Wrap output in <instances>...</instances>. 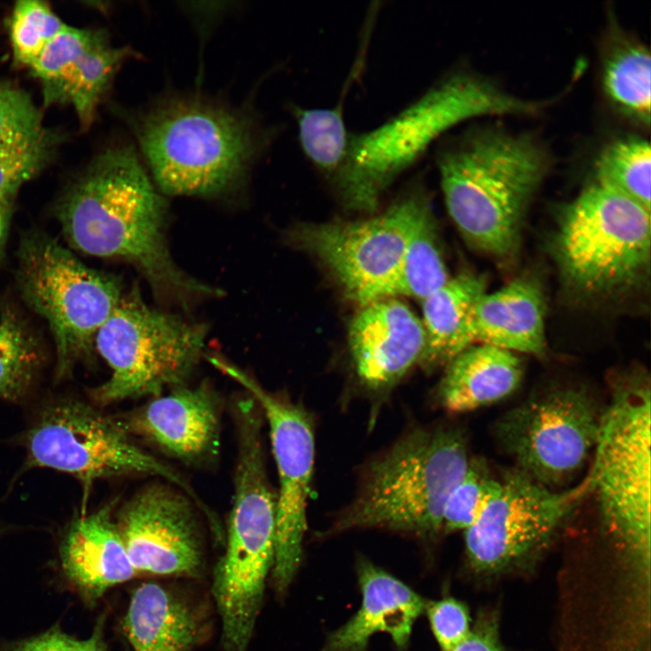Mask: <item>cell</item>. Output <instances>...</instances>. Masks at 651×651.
Masks as SVG:
<instances>
[{"instance_id": "1", "label": "cell", "mask_w": 651, "mask_h": 651, "mask_svg": "<svg viewBox=\"0 0 651 651\" xmlns=\"http://www.w3.org/2000/svg\"><path fill=\"white\" fill-rule=\"evenodd\" d=\"M166 212L165 200L135 148L120 146L91 162L65 195L59 218L75 249L127 261L159 301L189 309L222 292L175 263L166 241Z\"/></svg>"}, {"instance_id": "2", "label": "cell", "mask_w": 651, "mask_h": 651, "mask_svg": "<svg viewBox=\"0 0 651 651\" xmlns=\"http://www.w3.org/2000/svg\"><path fill=\"white\" fill-rule=\"evenodd\" d=\"M545 104L470 72L448 73L381 125L351 132L344 162L328 183L346 209L373 213L394 182L453 127L483 115L533 114Z\"/></svg>"}, {"instance_id": "3", "label": "cell", "mask_w": 651, "mask_h": 651, "mask_svg": "<svg viewBox=\"0 0 651 651\" xmlns=\"http://www.w3.org/2000/svg\"><path fill=\"white\" fill-rule=\"evenodd\" d=\"M447 210L464 241L498 262L518 252L528 204L549 160L529 135L472 130L435 155Z\"/></svg>"}, {"instance_id": "4", "label": "cell", "mask_w": 651, "mask_h": 651, "mask_svg": "<svg viewBox=\"0 0 651 651\" xmlns=\"http://www.w3.org/2000/svg\"><path fill=\"white\" fill-rule=\"evenodd\" d=\"M135 129L151 178L167 195L230 191L270 139L246 112L194 96L161 102Z\"/></svg>"}, {"instance_id": "5", "label": "cell", "mask_w": 651, "mask_h": 651, "mask_svg": "<svg viewBox=\"0 0 651 651\" xmlns=\"http://www.w3.org/2000/svg\"><path fill=\"white\" fill-rule=\"evenodd\" d=\"M550 245L579 301H621L649 287L650 211L596 179L560 208Z\"/></svg>"}, {"instance_id": "6", "label": "cell", "mask_w": 651, "mask_h": 651, "mask_svg": "<svg viewBox=\"0 0 651 651\" xmlns=\"http://www.w3.org/2000/svg\"><path fill=\"white\" fill-rule=\"evenodd\" d=\"M471 458L462 429L439 424L401 436L364 468L357 493L332 532L381 528L432 538Z\"/></svg>"}, {"instance_id": "7", "label": "cell", "mask_w": 651, "mask_h": 651, "mask_svg": "<svg viewBox=\"0 0 651 651\" xmlns=\"http://www.w3.org/2000/svg\"><path fill=\"white\" fill-rule=\"evenodd\" d=\"M651 383L642 368L613 377L588 473L605 533L634 561L649 560Z\"/></svg>"}, {"instance_id": "8", "label": "cell", "mask_w": 651, "mask_h": 651, "mask_svg": "<svg viewBox=\"0 0 651 651\" xmlns=\"http://www.w3.org/2000/svg\"><path fill=\"white\" fill-rule=\"evenodd\" d=\"M276 492L269 484L262 438L237 437L234 494L225 550L212 573V594L223 651H247L275 558Z\"/></svg>"}, {"instance_id": "9", "label": "cell", "mask_w": 651, "mask_h": 651, "mask_svg": "<svg viewBox=\"0 0 651 651\" xmlns=\"http://www.w3.org/2000/svg\"><path fill=\"white\" fill-rule=\"evenodd\" d=\"M208 328L147 305L137 288L123 295L96 334L110 377L91 391L99 405L156 397L184 385L198 364Z\"/></svg>"}, {"instance_id": "10", "label": "cell", "mask_w": 651, "mask_h": 651, "mask_svg": "<svg viewBox=\"0 0 651 651\" xmlns=\"http://www.w3.org/2000/svg\"><path fill=\"white\" fill-rule=\"evenodd\" d=\"M604 408L586 386L547 384L500 415L493 434L514 469L561 489L592 455Z\"/></svg>"}, {"instance_id": "11", "label": "cell", "mask_w": 651, "mask_h": 651, "mask_svg": "<svg viewBox=\"0 0 651 651\" xmlns=\"http://www.w3.org/2000/svg\"><path fill=\"white\" fill-rule=\"evenodd\" d=\"M18 276L24 299L52 331L56 378H64L90 354L96 334L124 295L122 285L43 236L24 242Z\"/></svg>"}, {"instance_id": "12", "label": "cell", "mask_w": 651, "mask_h": 651, "mask_svg": "<svg viewBox=\"0 0 651 651\" xmlns=\"http://www.w3.org/2000/svg\"><path fill=\"white\" fill-rule=\"evenodd\" d=\"M28 467H48L83 483L107 477L158 476L209 513L191 485L175 468L140 448L117 422L93 406L61 399L46 406L24 437Z\"/></svg>"}, {"instance_id": "13", "label": "cell", "mask_w": 651, "mask_h": 651, "mask_svg": "<svg viewBox=\"0 0 651 651\" xmlns=\"http://www.w3.org/2000/svg\"><path fill=\"white\" fill-rule=\"evenodd\" d=\"M590 486L588 474L575 486L552 489L514 467L504 471L482 513L465 531L470 570L494 576L535 561L589 496Z\"/></svg>"}, {"instance_id": "14", "label": "cell", "mask_w": 651, "mask_h": 651, "mask_svg": "<svg viewBox=\"0 0 651 651\" xmlns=\"http://www.w3.org/2000/svg\"><path fill=\"white\" fill-rule=\"evenodd\" d=\"M411 188L376 216L304 224L293 229L288 238L318 259L348 297L362 306L379 300L417 218L430 203L422 186Z\"/></svg>"}, {"instance_id": "15", "label": "cell", "mask_w": 651, "mask_h": 651, "mask_svg": "<svg viewBox=\"0 0 651 651\" xmlns=\"http://www.w3.org/2000/svg\"><path fill=\"white\" fill-rule=\"evenodd\" d=\"M209 361L244 388L269 423L278 477L271 578L277 593L282 596L294 580L303 555L315 458L312 420L300 405L268 391L234 364L218 357Z\"/></svg>"}, {"instance_id": "16", "label": "cell", "mask_w": 651, "mask_h": 651, "mask_svg": "<svg viewBox=\"0 0 651 651\" xmlns=\"http://www.w3.org/2000/svg\"><path fill=\"white\" fill-rule=\"evenodd\" d=\"M192 499L173 485L140 488L115 521L137 573L198 577L203 542Z\"/></svg>"}, {"instance_id": "17", "label": "cell", "mask_w": 651, "mask_h": 651, "mask_svg": "<svg viewBox=\"0 0 651 651\" xmlns=\"http://www.w3.org/2000/svg\"><path fill=\"white\" fill-rule=\"evenodd\" d=\"M115 420L132 438L186 465H207L219 456L220 404L207 383L175 387Z\"/></svg>"}, {"instance_id": "18", "label": "cell", "mask_w": 651, "mask_h": 651, "mask_svg": "<svg viewBox=\"0 0 651 651\" xmlns=\"http://www.w3.org/2000/svg\"><path fill=\"white\" fill-rule=\"evenodd\" d=\"M348 344L360 382L382 393L420 362L425 332L407 305L382 298L362 306L350 324Z\"/></svg>"}, {"instance_id": "19", "label": "cell", "mask_w": 651, "mask_h": 651, "mask_svg": "<svg viewBox=\"0 0 651 651\" xmlns=\"http://www.w3.org/2000/svg\"><path fill=\"white\" fill-rule=\"evenodd\" d=\"M112 514L113 505L108 504L75 518L59 548L65 577L90 606L110 588L137 574Z\"/></svg>"}, {"instance_id": "20", "label": "cell", "mask_w": 651, "mask_h": 651, "mask_svg": "<svg viewBox=\"0 0 651 651\" xmlns=\"http://www.w3.org/2000/svg\"><path fill=\"white\" fill-rule=\"evenodd\" d=\"M362 605L345 624L330 634L322 651H365L373 635L384 632L399 648L410 641L426 600L402 581L366 560L357 566Z\"/></svg>"}, {"instance_id": "21", "label": "cell", "mask_w": 651, "mask_h": 651, "mask_svg": "<svg viewBox=\"0 0 651 651\" xmlns=\"http://www.w3.org/2000/svg\"><path fill=\"white\" fill-rule=\"evenodd\" d=\"M546 301L542 283L522 275L492 291H485L474 308L476 344L517 354L542 355L546 349Z\"/></svg>"}, {"instance_id": "22", "label": "cell", "mask_w": 651, "mask_h": 651, "mask_svg": "<svg viewBox=\"0 0 651 651\" xmlns=\"http://www.w3.org/2000/svg\"><path fill=\"white\" fill-rule=\"evenodd\" d=\"M524 364L519 354L474 344L446 365L438 401L448 412L462 413L511 396L520 386Z\"/></svg>"}, {"instance_id": "23", "label": "cell", "mask_w": 651, "mask_h": 651, "mask_svg": "<svg viewBox=\"0 0 651 651\" xmlns=\"http://www.w3.org/2000/svg\"><path fill=\"white\" fill-rule=\"evenodd\" d=\"M122 628L133 651H193L203 632L188 600L152 581L132 591Z\"/></svg>"}, {"instance_id": "24", "label": "cell", "mask_w": 651, "mask_h": 651, "mask_svg": "<svg viewBox=\"0 0 651 651\" xmlns=\"http://www.w3.org/2000/svg\"><path fill=\"white\" fill-rule=\"evenodd\" d=\"M486 285L482 275L461 272L421 300L425 348L420 363L427 370L446 367L476 344L474 308Z\"/></svg>"}, {"instance_id": "25", "label": "cell", "mask_w": 651, "mask_h": 651, "mask_svg": "<svg viewBox=\"0 0 651 651\" xmlns=\"http://www.w3.org/2000/svg\"><path fill=\"white\" fill-rule=\"evenodd\" d=\"M131 57H137L131 48L114 47L103 31L95 30L81 55L55 82L42 89L45 105H72L81 126L88 127L116 72Z\"/></svg>"}, {"instance_id": "26", "label": "cell", "mask_w": 651, "mask_h": 651, "mask_svg": "<svg viewBox=\"0 0 651 651\" xmlns=\"http://www.w3.org/2000/svg\"><path fill=\"white\" fill-rule=\"evenodd\" d=\"M602 90L609 104L630 121L650 124L651 57L641 42L615 35L601 61Z\"/></svg>"}, {"instance_id": "27", "label": "cell", "mask_w": 651, "mask_h": 651, "mask_svg": "<svg viewBox=\"0 0 651 651\" xmlns=\"http://www.w3.org/2000/svg\"><path fill=\"white\" fill-rule=\"evenodd\" d=\"M431 204L417 218L397 269L383 288L382 298L399 296L422 300L448 279Z\"/></svg>"}, {"instance_id": "28", "label": "cell", "mask_w": 651, "mask_h": 651, "mask_svg": "<svg viewBox=\"0 0 651 651\" xmlns=\"http://www.w3.org/2000/svg\"><path fill=\"white\" fill-rule=\"evenodd\" d=\"M344 95L330 108H292L298 140L311 165L329 181L344 162L351 131L344 116Z\"/></svg>"}, {"instance_id": "29", "label": "cell", "mask_w": 651, "mask_h": 651, "mask_svg": "<svg viewBox=\"0 0 651 651\" xmlns=\"http://www.w3.org/2000/svg\"><path fill=\"white\" fill-rule=\"evenodd\" d=\"M650 170L649 142L628 135L603 147L595 164L594 179L650 211Z\"/></svg>"}, {"instance_id": "30", "label": "cell", "mask_w": 651, "mask_h": 651, "mask_svg": "<svg viewBox=\"0 0 651 651\" xmlns=\"http://www.w3.org/2000/svg\"><path fill=\"white\" fill-rule=\"evenodd\" d=\"M42 363L37 341L14 312L0 316V401H18L32 389Z\"/></svg>"}, {"instance_id": "31", "label": "cell", "mask_w": 651, "mask_h": 651, "mask_svg": "<svg viewBox=\"0 0 651 651\" xmlns=\"http://www.w3.org/2000/svg\"><path fill=\"white\" fill-rule=\"evenodd\" d=\"M66 25L45 2H16L8 23L14 62L29 69Z\"/></svg>"}, {"instance_id": "32", "label": "cell", "mask_w": 651, "mask_h": 651, "mask_svg": "<svg viewBox=\"0 0 651 651\" xmlns=\"http://www.w3.org/2000/svg\"><path fill=\"white\" fill-rule=\"evenodd\" d=\"M495 480L496 476L483 460L471 458L464 476L446 502L442 532L466 531L470 527L485 508Z\"/></svg>"}, {"instance_id": "33", "label": "cell", "mask_w": 651, "mask_h": 651, "mask_svg": "<svg viewBox=\"0 0 651 651\" xmlns=\"http://www.w3.org/2000/svg\"><path fill=\"white\" fill-rule=\"evenodd\" d=\"M52 140L46 131L36 138L0 144V203L5 204L24 183L45 165Z\"/></svg>"}, {"instance_id": "34", "label": "cell", "mask_w": 651, "mask_h": 651, "mask_svg": "<svg viewBox=\"0 0 651 651\" xmlns=\"http://www.w3.org/2000/svg\"><path fill=\"white\" fill-rule=\"evenodd\" d=\"M45 132L40 111L30 96L0 81V144L36 138Z\"/></svg>"}, {"instance_id": "35", "label": "cell", "mask_w": 651, "mask_h": 651, "mask_svg": "<svg viewBox=\"0 0 651 651\" xmlns=\"http://www.w3.org/2000/svg\"><path fill=\"white\" fill-rule=\"evenodd\" d=\"M94 31L67 24L47 44L29 68L42 89L55 82L81 55L91 41Z\"/></svg>"}, {"instance_id": "36", "label": "cell", "mask_w": 651, "mask_h": 651, "mask_svg": "<svg viewBox=\"0 0 651 651\" xmlns=\"http://www.w3.org/2000/svg\"><path fill=\"white\" fill-rule=\"evenodd\" d=\"M427 614L433 635L441 651H448L469 635L472 628L467 606L452 597L426 601Z\"/></svg>"}, {"instance_id": "37", "label": "cell", "mask_w": 651, "mask_h": 651, "mask_svg": "<svg viewBox=\"0 0 651 651\" xmlns=\"http://www.w3.org/2000/svg\"><path fill=\"white\" fill-rule=\"evenodd\" d=\"M105 618L100 616L90 637L79 639L58 625L23 640L0 646V651H108L104 637Z\"/></svg>"}, {"instance_id": "38", "label": "cell", "mask_w": 651, "mask_h": 651, "mask_svg": "<svg viewBox=\"0 0 651 651\" xmlns=\"http://www.w3.org/2000/svg\"><path fill=\"white\" fill-rule=\"evenodd\" d=\"M448 651H507L500 637L497 616L487 612L479 615L467 637Z\"/></svg>"}, {"instance_id": "39", "label": "cell", "mask_w": 651, "mask_h": 651, "mask_svg": "<svg viewBox=\"0 0 651 651\" xmlns=\"http://www.w3.org/2000/svg\"><path fill=\"white\" fill-rule=\"evenodd\" d=\"M6 224L5 204L0 203V248L5 235Z\"/></svg>"}]
</instances>
